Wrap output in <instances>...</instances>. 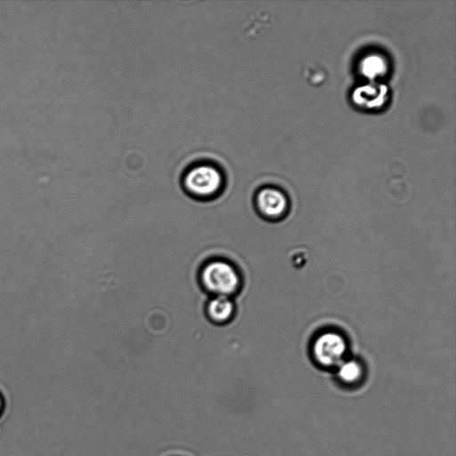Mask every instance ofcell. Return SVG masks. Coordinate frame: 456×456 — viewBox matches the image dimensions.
<instances>
[{
    "instance_id": "1",
    "label": "cell",
    "mask_w": 456,
    "mask_h": 456,
    "mask_svg": "<svg viewBox=\"0 0 456 456\" xmlns=\"http://www.w3.org/2000/svg\"><path fill=\"white\" fill-rule=\"evenodd\" d=\"M200 282L210 296L232 297L240 289L241 275L236 266L222 258L207 261L199 273Z\"/></svg>"
},
{
    "instance_id": "2",
    "label": "cell",
    "mask_w": 456,
    "mask_h": 456,
    "mask_svg": "<svg viewBox=\"0 0 456 456\" xmlns=\"http://www.w3.org/2000/svg\"><path fill=\"white\" fill-rule=\"evenodd\" d=\"M182 185L186 195L200 201L217 198L224 187L220 169L213 164L201 163L191 167L183 175Z\"/></svg>"
},
{
    "instance_id": "3",
    "label": "cell",
    "mask_w": 456,
    "mask_h": 456,
    "mask_svg": "<svg viewBox=\"0 0 456 456\" xmlns=\"http://www.w3.org/2000/svg\"><path fill=\"white\" fill-rule=\"evenodd\" d=\"M347 350V341L340 332L326 330L314 338L311 355L320 368L334 370L346 359Z\"/></svg>"
},
{
    "instance_id": "4",
    "label": "cell",
    "mask_w": 456,
    "mask_h": 456,
    "mask_svg": "<svg viewBox=\"0 0 456 456\" xmlns=\"http://www.w3.org/2000/svg\"><path fill=\"white\" fill-rule=\"evenodd\" d=\"M256 213L265 221H280L289 211V200L283 191L275 187H263L255 194Z\"/></svg>"
},
{
    "instance_id": "5",
    "label": "cell",
    "mask_w": 456,
    "mask_h": 456,
    "mask_svg": "<svg viewBox=\"0 0 456 456\" xmlns=\"http://www.w3.org/2000/svg\"><path fill=\"white\" fill-rule=\"evenodd\" d=\"M205 313L208 319L215 324L229 322L235 313L232 297L226 296H211L206 303Z\"/></svg>"
},
{
    "instance_id": "6",
    "label": "cell",
    "mask_w": 456,
    "mask_h": 456,
    "mask_svg": "<svg viewBox=\"0 0 456 456\" xmlns=\"http://www.w3.org/2000/svg\"><path fill=\"white\" fill-rule=\"evenodd\" d=\"M337 381L346 387H356L365 378L364 365L357 359H346L335 370Z\"/></svg>"
},
{
    "instance_id": "7",
    "label": "cell",
    "mask_w": 456,
    "mask_h": 456,
    "mask_svg": "<svg viewBox=\"0 0 456 456\" xmlns=\"http://www.w3.org/2000/svg\"><path fill=\"white\" fill-rule=\"evenodd\" d=\"M385 89L386 87L383 86V85H379L378 86H363L358 88L354 92V99L358 104H362L363 106H370L371 108V106L379 105L381 102H383L386 94L377 95V93H379Z\"/></svg>"
},
{
    "instance_id": "8",
    "label": "cell",
    "mask_w": 456,
    "mask_h": 456,
    "mask_svg": "<svg viewBox=\"0 0 456 456\" xmlns=\"http://www.w3.org/2000/svg\"><path fill=\"white\" fill-rule=\"evenodd\" d=\"M360 67L362 73L370 78L383 75L387 69L384 59L378 55L367 56Z\"/></svg>"
},
{
    "instance_id": "9",
    "label": "cell",
    "mask_w": 456,
    "mask_h": 456,
    "mask_svg": "<svg viewBox=\"0 0 456 456\" xmlns=\"http://www.w3.org/2000/svg\"><path fill=\"white\" fill-rule=\"evenodd\" d=\"M0 408H1V398H0Z\"/></svg>"
}]
</instances>
